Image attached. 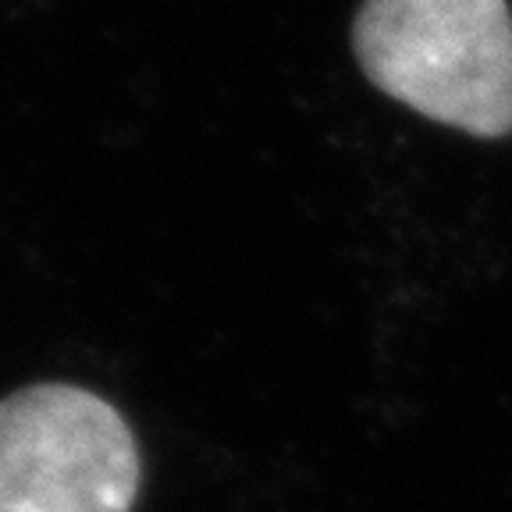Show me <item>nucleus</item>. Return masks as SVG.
<instances>
[{"label": "nucleus", "instance_id": "nucleus-1", "mask_svg": "<svg viewBox=\"0 0 512 512\" xmlns=\"http://www.w3.org/2000/svg\"><path fill=\"white\" fill-rule=\"evenodd\" d=\"M352 50L370 86L477 139L512 132L505 0H363Z\"/></svg>", "mask_w": 512, "mask_h": 512}, {"label": "nucleus", "instance_id": "nucleus-2", "mask_svg": "<svg viewBox=\"0 0 512 512\" xmlns=\"http://www.w3.org/2000/svg\"><path fill=\"white\" fill-rule=\"evenodd\" d=\"M143 456L89 388L43 381L0 399V512H132Z\"/></svg>", "mask_w": 512, "mask_h": 512}]
</instances>
